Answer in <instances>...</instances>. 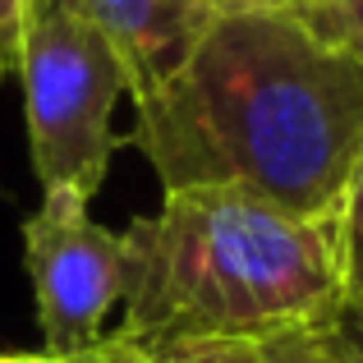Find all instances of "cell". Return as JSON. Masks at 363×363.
I'll return each mask as SVG.
<instances>
[{
  "label": "cell",
  "mask_w": 363,
  "mask_h": 363,
  "mask_svg": "<svg viewBox=\"0 0 363 363\" xmlns=\"http://www.w3.org/2000/svg\"><path fill=\"white\" fill-rule=\"evenodd\" d=\"M116 336L157 350H257L327 331L345 313L327 216H294L240 189H170L120 235Z\"/></svg>",
  "instance_id": "cell-2"
},
{
  "label": "cell",
  "mask_w": 363,
  "mask_h": 363,
  "mask_svg": "<svg viewBox=\"0 0 363 363\" xmlns=\"http://www.w3.org/2000/svg\"><path fill=\"white\" fill-rule=\"evenodd\" d=\"M327 331L281 336V340H272V345H257L253 350V363H340V354H336V345H331Z\"/></svg>",
  "instance_id": "cell-7"
},
{
  "label": "cell",
  "mask_w": 363,
  "mask_h": 363,
  "mask_svg": "<svg viewBox=\"0 0 363 363\" xmlns=\"http://www.w3.org/2000/svg\"><path fill=\"white\" fill-rule=\"evenodd\" d=\"M331 23H336L340 37L363 55V0H336V5H331Z\"/></svg>",
  "instance_id": "cell-13"
},
{
  "label": "cell",
  "mask_w": 363,
  "mask_h": 363,
  "mask_svg": "<svg viewBox=\"0 0 363 363\" xmlns=\"http://www.w3.org/2000/svg\"><path fill=\"white\" fill-rule=\"evenodd\" d=\"M331 345H336L340 363H363V318H354V313H340L336 322H331Z\"/></svg>",
  "instance_id": "cell-11"
},
{
  "label": "cell",
  "mask_w": 363,
  "mask_h": 363,
  "mask_svg": "<svg viewBox=\"0 0 363 363\" xmlns=\"http://www.w3.org/2000/svg\"><path fill=\"white\" fill-rule=\"evenodd\" d=\"M161 189H240L327 216L363 152V55L299 9L207 18L184 60L133 97Z\"/></svg>",
  "instance_id": "cell-1"
},
{
  "label": "cell",
  "mask_w": 363,
  "mask_h": 363,
  "mask_svg": "<svg viewBox=\"0 0 363 363\" xmlns=\"http://www.w3.org/2000/svg\"><path fill=\"white\" fill-rule=\"evenodd\" d=\"M28 9H33V0H0V79H14Z\"/></svg>",
  "instance_id": "cell-9"
},
{
  "label": "cell",
  "mask_w": 363,
  "mask_h": 363,
  "mask_svg": "<svg viewBox=\"0 0 363 363\" xmlns=\"http://www.w3.org/2000/svg\"><path fill=\"white\" fill-rule=\"evenodd\" d=\"M203 18H225V14H257V9H294L290 0H194Z\"/></svg>",
  "instance_id": "cell-12"
},
{
  "label": "cell",
  "mask_w": 363,
  "mask_h": 363,
  "mask_svg": "<svg viewBox=\"0 0 363 363\" xmlns=\"http://www.w3.org/2000/svg\"><path fill=\"white\" fill-rule=\"evenodd\" d=\"M294 9H299V14H313V18H327L331 14V5H336V0H290Z\"/></svg>",
  "instance_id": "cell-14"
},
{
  "label": "cell",
  "mask_w": 363,
  "mask_h": 363,
  "mask_svg": "<svg viewBox=\"0 0 363 363\" xmlns=\"http://www.w3.org/2000/svg\"><path fill=\"white\" fill-rule=\"evenodd\" d=\"M327 235H331V253H336L340 303H345V313L363 318V152L327 212Z\"/></svg>",
  "instance_id": "cell-6"
},
{
  "label": "cell",
  "mask_w": 363,
  "mask_h": 363,
  "mask_svg": "<svg viewBox=\"0 0 363 363\" xmlns=\"http://www.w3.org/2000/svg\"><path fill=\"white\" fill-rule=\"evenodd\" d=\"M23 262L37 299L46 354H74L106 336L124 290L120 235L92 216V203L69 194H42L23 221Z\"/></svg>",
  "instance_id": "cell-4"
},
{
  "label": "cell",
  "mask_w": 363,
  "mask_h": 363,
  "mask_svg": "<svg viewBox=\"0 0 363 363\" xmlns=\"http://www.w3.org/2000/svg\"><path fill=\"white\" fill-rule=\"evenodd\" d=\"M0 363H138V350L124 345L116 331H106L97 345L74 350V354H46V350L28 354V350H14V354H0Z\"/></svg>",
  "instance_id": "cell-8"
},
{
  "label": "cell",
  "mask_w": 363,
  "mask_h": 363,
  "mask_svg": "<svg viewBox=\"0 0 363 363\" xmlns=\"http://www.w3.org/2000/svg\"><path fill=\"white\" fill-rule=\"evenodd\" d=\"M138 363H253V350H157V354H138Z\"/></svg>",
  "instance_id": "cell-10"
},
{
  "label": "cell",
  "mask_w": 363,
  "mask_h": 363,
  "mask_svg": "<svg viewBox=\"0 0 363 363\" xmlns=\"http://www.w3.org/2000/svg\"><path fill=\"white\" fill-rule=\"evenodd\" d=\"M14 79L23 83L28 152L42 194L92 203L116 157L124 69L69 0H33Z\"/></svg>",
  "instance_id": "cell-3"
},
{
  "label": "cell",
  "mask_w": 363,
  "mask_h": 363,
  "mask_svg": "<svg viewBox=\"0 0 363 363\" xmlns=\"http://www.w3.org/2000/svg\"><path fill=\"white\" fill-rule=\"evenodd\" d=\"M69 5L116 51L129 97L157 88L207 28L194 0H69Z\"/></svg>",
  "instance_id": "cell-5"
}]
</instances>
